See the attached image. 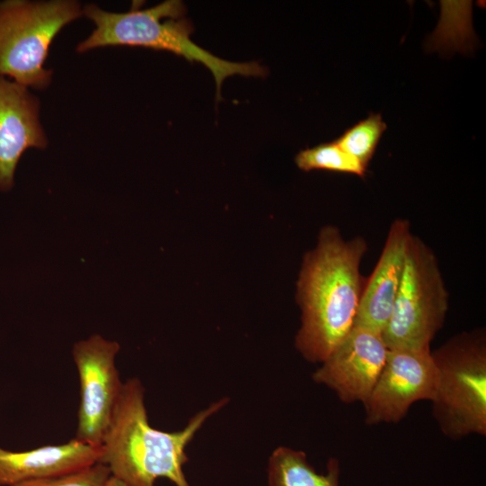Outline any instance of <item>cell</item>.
I'll return each instance as SVG.
<instances>
[{
	"instance_id": "6da1fadb",
	"label": "cell",
	"mask_w": 486,
	"mask_h": 486,
	"mask_svg": "<svg viewBox=\"0 0 486 486\" xmlns=\"http://www.w3.org/2000/svg\"><path fill=\"white\" fill-rule=\"evenodd\" d=\"M367 250L364 238L345 239L329 225L305 254L297 281L301 326L294 346L306 361L322 363L353 328L365 283L360 266Z\"/></svg>"
},
{
	"instance_id": "7a4b0ae2",
	"label": "cell",
	"mask_w": 486,
	"mask_h": 486,
	"mask_svg": "<svg viewBox=\"0 0 486 486\" xmlns=\"http://www.w3.org/2000/svg\"><path fill=\"white\" fill-rule=\"evenodd\" d=\"M229 401L223 397L192 416L183 429L165 432L150 426L145 388L139 378H130L122 384L98 463L130 486H155L158 478L176 486H190L183 470L189 461L186 447L204 423Z\"/></svg>"
},
{
	"instance_id": "3957f363",
	"label": "cell",
	"mask_w": 486,
	"mask_h": 486,
	"mask_svg": "<svg viewBox=\"0 0 486 486\" xmlns=\"http://www.w3.org/2000/svg\"><path fill=\"white\" fill-rule=\"evenodd\" d=\"M185 6L180 0H166L148 9L132 8L126 13L109 12L95 4L83 5V16L95 28L76 50L78 53L114 46H130L170 51L190 62L205 66L212 74L217 97L228 76H263L266 70L256 62L222 59L195 44L190 38L193 26L184 19Z\"/></svg>"
},
{
	"instance_id": "277c9868",
	"label": "cell",
	"mask_w": 486,
	"mask_h": 486,
	"mask_svg": "<svg viewBox=\"0 0 486 486\" xmlns=\"http://www.w3.org/2000/svg\"><path fill=\"white\" fill-rule=\"evenodd\" d=\"M436 370L432 414L452 440L486 436V335L460 333L431 351Z\"/></svg>"
},
{
	"instance_id": "5b68a950",
	"label": "cell",
	"mask_w": 486,
	"mask_h": 486,
	"mask_svg": "<svg viewBox=\"0 0 486 486\" xmlns=\"http://www.w3.org/2000/svg\"><path fill=\"white\" fill-rule=\"evenodd\" d=\"M83 16L76 0L0 1V76L45 90L53 71L44 67L51 42Z\"/></svg>"
},
{
	"instance_id": "8992f818",
	"label": "cell",
	"mask_w": 486,
	"mask_h": 486,
	"mask_svg": "<svg viewBox=\"0 0 486 486\" xmlns=\"http://www.w3.org/2000/svg\"><path fill=\"white\" fill-rule=\"evenodd\" d=\"M448 310V292L433 250L412 234L391 318L382 333L388 349H430Z\"/></svg>"
},
{
	"instance_id": "52a82bcc",
	"label": "cell",
	"mask_w": 486,
	"mask_h": 486,
	"mask_svg": "<svg viewBox=\"0 0 486 486\" xmlns=\"http://www.w3.org/2000/svg\"><path fill=\"white\" fill-rule=\"evenodd\" d=\"M116 341L93 335L73 346L80 383V403L75 438L101 446L123 382L115 365Z\"/></svg>"
},
{
	"instance_id": "ba28073f",
	"label": "cell",
	"mask_w": 486,
	"mask_h": 486,
	"mask_svg": "<svg viewBox=\"0 0 486 486\" xmlns=\"http://www.w3.org/2000/svg\"><path fill=\"white\" fill-rule=\"evenodd\" d=\"M436 387L431 349H388L383 368L363 404L366 425L398 423L413 403L431 401Z\"/></svg>"
},
{
	"instance_id": "9c48e42d",
	"label": "cell",
	"mask_w": 486,
	"mask_h": 486,
	"mask_svg": "<svg viewBox=\"0 0 486 486\" xmlns=\"http://www.w3.org/2000/svg\"><path fill=\"white\" fill-rule=\"evenodd\" d=\"M388 353L382 334L353 327L311 374L346 404L364 403L383 368Z\"/></svg>"
},
{
	"instance_id": "30bf717a",
	"label": "cell",
	"mask_w": 486,
	"mask_h": 486,
	"mask_svg": "<svg viewBox=\"0 0 486 486\" xmlns=\"http://www.w3.org/2000/svg\"><path fill=\"white\" fill-rule=\"evenodd\" d=\"M48 143L38 96L30 88L0 76V192L13 188L24 151L44 149Z\"/></svg>"
},
{
	"instance_id": "8fae6325",
	"label": "cell",
	"mask_w": 486,
	"mask_h": 486,
	"mask_svg": "<svg viewBox=\"0 0 486 486\" xmlns=\"http://www.w3.org/2000/svg\"><path fill=\"white\" fill-rule=\"evenodd\" d=\"M411 236L408 220L392 221L378 262L364 283L354 327L380 334L384 330L398 293Z\"/></svg>"
},
{
	"instance_id": "7c38bea8",
	"label": "cell",
	"mask_w": 486,
	"mask_h": 486,
	"mask_svg": "<svg viewBox=\"0 0 486 486\" xmlns=\"http://www.w3.org/2000/svg\"><path fill=\"white\" fill-rule=\"evenodd\" d=\"M100 457L101 446L75 437L65 444L22 452L0 446V486L74 473L98 463Z\"/></svg>"
},
{
	"instance_id": "4fadbf2b",
	"label": "cell",
	"mask_w": 486,
	"mask_h": 486,
	"mask_svg": "<svg viewBox=\"0 0 486 486\" xmlns=\"http://www.w3.org/2000/svg\"><path fill=\"white\" fill-rule=\"evenodd\" d=\"M325 473L318 472L304 451L280 446L267 463L268 486H340V464L330 457Z\"/></svg>"
},
{
	"instance_id": "5bb4252c",
	"label": "cell",
	"mask_w": 486,
	"mask_h": 486,
	"mask_svg": "<svg viewBox=\"0 0 486 486\" xmlns=\"http://www.w3.org/2000/svg\"><path fill=\"white\" fill-rule=\"evenodd\" d=\"M386 128L382 115L371 112L367 118L345 130L334 142L367 168Z\"/></svg>"
},
{
	"instance_id": "9a60e30c",
	"label": "cell",
	"mask_w": 486,
	"mask_h": 486,
	"mask_svg": "<svg viewBox=\"0 0 486 486\" xmlns=\"http://www.w3.org/2000/svg\"><path fill=\"white\" fill-rule=\"evenodd\" d=\"M296 166L302 171L326 170L364 176L367 168L345 152L334 141L301 150L295 157Z\"/></svg>"
},
{
	"instance_id": "2e32d148",
	"label": "cell",
	"mask_w": 486,
	"mask_h": 486,
	"mask_svg": "<svg viewBox=\"0 0 486 486\" xmlns=\"http://www.w3.org/2000/svg\"><path fill=\"white\" fill-rule=\"evenodd\" d=\"M110 475L105 464L96 463L74 473L27 481L12 486H104Z\"/></svg>"
},
{
	"instance_id": "e0dca14e",
	"label": "cell",
	"mask_w": 486,
	"mask_h": 486,
	"mask_svg": "<svg viewBox=\"0 0 486 486\" xmlns=\"http://www.w3.org/2000/svg\"><path fill=\"white\" fill-rule=\"evenodd\" d=\"M104 486H130V485L115 476L110 475Z\"/></svg>"
}]
</instances>
